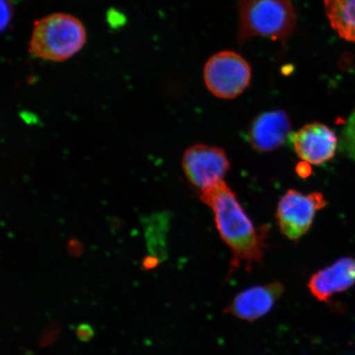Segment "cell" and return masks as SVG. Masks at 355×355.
Instances as JSON below:
<instances>
[{
  "label": "cell",
  "mask_w": 355,
  "mask_h": 355,
  "mask_svg": "<svg viewBox=\"0 0 355 355\" xmlns=\"http://www.w3.org/2000/svg\"><path fill=\"white\" fill-rule=\"evenodd\" d=\"M324 7L333 30L355 43V0H324Z\"/></svg>",
  "instance_id": "obj_11"
},
{
  "label": "cell",
  "mask_w": 355,
  "mask_h": 355,
  "mask_svg": "<svg viewBox=\"0 0 355 355\" xmlns=\"http://www.w3.org/2000/svg\"><path fill=\"white\" fill-rule=\"evenodd\" d=\"M355 286V259L341 257L331 266L315 272L309 279L311 294L318 300L327 302L339 293Z\"/></svg>",
  "instance_id": "obj_9"
},
{
  "label": "cell",
  "mask_w": 355,
  "mask_h": 355,
  "mask_svg": "<svg viewBox=\"0 0 355 355\" xmlns=\"http://www.w3.org/2000/svg\"><path fill=\"white\" fill-rule=\"evenodd\" d=\"M291 139L297 155L306 163L315 166L329 162L334 157L339 145L335 132L321 123L306 124Z\"/></svg>",
  "instance_id": "obj_7"
},
{
  "label": "cell",
  "mask_w": 355,
  "mask_h": 355,
  "mask_svg": "<svg viewBox=\"0 0 355 355\" xmlns=\"http://www.w3.org/2000/svg\"><path fill=\"white\" fill-rule=\"evenodd\" d=\"M344 128H346V130L355 131V110L353 111V113L350 114L347 123L345 124Z\"/></svg>",
  "instance_id": "obj_16"
},
{
  "label": "cell",
  "mask_w": 355,
  "mask_h": 355,
  "mask_svg": "<svg viewBox=\"0 0 355 355\" xmlns=\"http://www.w3.org/2000/svg\"><path fill=\"white\" fill-rule=\"evenodd\" d=\"M13 16L11 0H1V31L3 33L10 25Z\"/></svg>",
  "instance_id": "obj_13"
},
{
  "label": "cell",
  "mask_w": 355,
  "mask_h": 355,
  "mask_svg": "<svg viewBox=\"0 0 355 355\" xmlns=\"http://www.w3.org/2000/svg\"><path fill=\"white\" fill-rule=\"evenodd\" d=\"M291 130V119L285 111H268L252 122L248 139L257 152H272L285 143Z\"/></svg>",
  "instance_id": "obj_10"
},
{
  "label": "cell",
  "mask_w": 355,
  "mask_h": 355,
  "mask_svg": "<svg viewBox=\"0 0 355 355\" xmlns=\"http://www.w3.org/2000/svg\"><path fill=\"white\" fill-rule=\"evenodd\" d=\"M284 291L283 284L278 282L246 288L234 297L225 313L243 321L254 322L273 309Z\"/></svg>",
  "instance_id": "obj_8"
},
{
  "label": "cell",
  "mask_w": 355,
  "mask_h": 355,
  "mask_svg": "<svg viewBox=\"0 0 355 355\" xmlns=\"http://www.w3.org/2000/svg\"><path fill=\"white\" fill-rule=\"evenodd\" d=\"M327 205L321 193L304 194L298 190H288L277 206L279 230L291 241H298L309 232L316 213Z\"/></svg>",
  "instance_id": "obj_5"
},
{
  "label": "cell",
  "mask_w": 355,
  "mask_h": 355,
  "mask_svg": "<svg viewBox=\"0 0 355 355\" xmlns=\"http://www.w3.org/2000/svg\"><path fill=\"white\" fill-rule=\"evenodd\" d=\"M159 263V257L155 255L146 257L144 260L143 266L146 270L157 268Z\"/></svg>",
  "instance_id": "obj_15"
},
{
  "label": "cell",
  "mask_w": 355,
  "mask_h": 355,
  "mask_svg": "<svg viewBox=\"0 0 355 355\" xmlns=\"http://www.w3.org/2000/svg\"><path fill=\"white\" fill-rule=\"evenodd\" d=\"M87 38L85 26L78 17L52 13L34 22L28 51L38 59L60 63L81 51Z\"/></svg>",
  "instance_id": "obj_2"
},
{
  "label": "cell",
  "mask_w": 355,
  "mask_h": 355,
  "mask_svg": "<svg viewBox=\"0 0 355 355\" xmlns=\"http://www.w3.org/2000/svg\"><path fill=\"white\" fill-rule=\"evenodd\" d=\"M204 82L213 95L233 99L250 86L251 68L244 58L234 51H221L211 56L204 67Z\"/></svg>",
  "instance_id": "obj_4"
},
{
  "label": "cell",
  "mask_w": 355,
  "mask_h": 355,
  "mask_svg": "<svg viewBox=\"0 0 355 355\" xmlns=\"http://www.w3.org/2000/svg\"><path fill=\"white\" fill-rule=\"evenodd\" d=\"M339 146L341 152L355 162V131L344 128Z\"/></svg>",
  "instance_id": "obj_12"
},
{
  "label": "cell",
  "mask_w": 355,
  "mask_h": 355,
  "mask_svg": "<svg viewBox=\"0 0 355 355\" xmlns=\"http://www.w3.org/2000/svg\"><path fill=\"white\" fill-rule=\"evenodd\" d=\"M200 199L211 209L220 237L232 252V270L243 265L250 272L263 263L266 230H257L225 182L202 191Z\"/></svg>",
  "instance_id": "obj_1"
},
{
  "label": "cell",
  "mask_w": 355,
  "mask_h": 355,
  "mask_svg": "<svg viewBox=\"0 0 355 355\" xmlns=\"http://www.w3.org/2000/svg\"><path fill=\"white\" fill-rule=\"evenodd\" d=\"M182 166L190 184L202 192L224 181L230 164L223 149L195 144L185 150Z\"/></svg>",
  "instance_id": "obj_6"
},
{
  "label": "cell",
  "mask_w": 355,
  "mask_h": 355,
  "mask_svg": "<svg viewBox=\"0 0 355 355\" xmlns=\"http://www.w3.org/2000/svg\"><path fill=\"white\" fill-rule=\"evenodd\" d=\"M76 335L80 340L88 341L94 336V331L89 324L83 323L77 327Z\"/></svg>",
  "instance_id": "obj_14"
},
{
  "label": "cell",
  "mask_w": 355,
  "mask_h": 355,
  "mask_svg": "<svg viewBox=\"0 0 355 355\" xmlns=\"http://www.w3.org/2000/svg\"><path fill=\"white\" fill-rule=\"evenodd\" d=\"M238 41L255 37L286 41L294 31L296 15L288 0H239Z\"/></svg>",
  "instance_id": "obj_3"
}]
</instances>
